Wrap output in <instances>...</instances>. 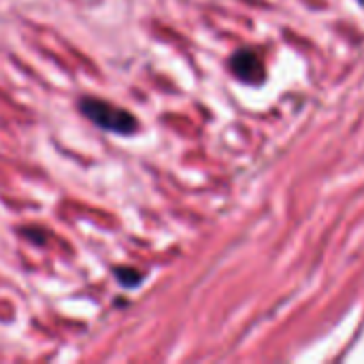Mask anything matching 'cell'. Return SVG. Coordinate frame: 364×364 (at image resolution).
Instances as JSON below:
<instances>
[{"instance_id": "obj_1", "label": "cell", "mask_w": 364, "mask_h": 364, "mask_svg": "<svg viewBox=\"0 0 364 364\" xmlns=\"http://www.w3.org/2000/svg\"><path fill=\"white\" fill-rule=\"evenodd\" d=\"M81 113L92 119L96 126L109 130V132H117V134H132L136 130V119L124 111L113 107L111 102L98 100V98H83L79 102Z\"/></svg>"}, {"instance_id": "obj_2", "label": "cell", "mask_w": 364, "mask_h": 364, "mask_svg": "<svg viewBox=\"0 0 364 364\" xmlns=\"http://www.w3.org/2000/svg\"><path fill=\"white\" fill-rule=\"evenodd\" d=\"M232 73L245 83H260L264 79V64L260 55L252 49H241L230 60Z\"/></svg>"}, {"instance_id": "obj_3", "label": "cell", "mask_w": 364, "mask_h": 364, "mask_svg": "<svg viewBox=\"0 0 364 364\" xmlns=\"http://www.w3.org/2000/svg\"><path fill=\"white\" fill-rule=\"evenodd\" d=\"M115 275H117V282L126 288H134L136 284H141V275L132 269H119L115 271Z\"/></svg>"}, {"instance_id": "obj_4", "label": "cell", "mask_w": 364, "mask_h": 364, "mask_svg": "<svg viewBox=\"0 0 364 364\" xmlns=\"http://www.w3.org/2000/svg\"><path fill=\"white\" fill-rule=\"evenodd\" d=\"M360 2H363V4H364V0H360Z\"/></svg>"}]
</instances>
